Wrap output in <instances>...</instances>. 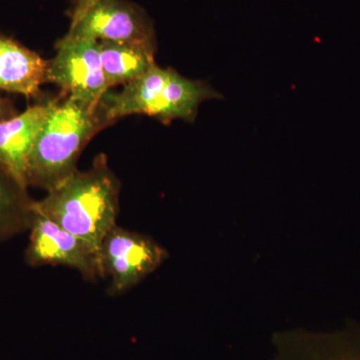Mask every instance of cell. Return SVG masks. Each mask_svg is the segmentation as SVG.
<instances>
[{"label": "cell", "instance_id": "1", "mask_svg": "<svg viewBox=\"0 0 360 360\" xmlns=\"http://www.w3.org/2000/svg\"><path fill=\"white\" fill-rule=\"evenodd\" d=\"M120 186L108 158L101 153L89 169L77 170L44 200H33L32 210L99 251L104 238L117 225Z\"/></svg>", "mask_w": 360, "mask_h": 360}, {"label": "cell", "instance_id": "2", "mask_svg": "<svg viewBox=\"0 0 360 360\" xmlns=\"http://www.w3.org/2000/svg\"><path fill=\"white\" fill-rule=\"evenodd\" d=\"M101 103L94 106L61 94L51 99V108L37 135L28 161L26 184L49 193L70 179L85 146L110 127Z\"/></svg>", "mask_w": 360, "mask_h": 360}, {"label": "cell", "instance_id": "3", "mask_svg": "<svg viewBox=\"0 0 360 360\" xmlns=\"http://www.w3.org/2000/svg\"><path fill=\"white\" fill-rule=\"evenodd\" d=\"M219 98H224L222 94L205 82L189 79L174 68L155 65L117 94L108 92L101 106L110 125L131 115L151 116L168 125L176 120L195 122L203 101Z\"/></svg>", "mask_w": 360, "mask_h": 360}, {"label": "cell", "instance_id": "4", "mask_svg": "<svg viewBox=\"0 0 360 360\" xmlns=\"http://www.w3.org/2000/svg\"><path fill=\"white\" fill-rule=\"evenodd\" d=\"M168 252L146 234L115 225L101 248L104 278H110V295H122L153 274L167 259Z\"/></svg>", "mask_w": 360, "mask_h": 360}, {"label": "cell", "instance_id": "5", "mask_svg": "<svg viewBox=\"0 0 360 360\" xmlns=\"http://www.w3.org/2000/svg\"><path fill=\"white\" fill-rule=\"evenodd\" d=\"M47 61L46 84L58 85L61 94L96 106L108 92L98 41L65 35Z\"/></svg>", "mask_w": 360, "mask_h": 360}, {"label": "cell", "instance_id": "6", "mask_svg": "<svg viewBox=\"0 0 360 360\" xmlns=\"http://www.w3.org/2000/svg\"><path fill=\"white\" fill-rule=\"evenodd\" d=\"M32 212L26 264L33 267H70L79 272L85 281L94 283L104 278L98 250L53 220L33 210Z\"/></svg>", "mask_w": 360, "mask_h": 360}, {"label": "cell", "instance_id": "7", "mask_svg": "<svg viewBox=\"0 0 360 360\" xmlns=\"http://www.w3.org/2000/svg\"><path fill=\"white\" fill-rule=\"evenodd\" d=\"M68 37L156 47L155 30L143 9L129 0H97L70 25Z\"/></svg>", "mask_w": 360, "mask_h": 360}, {"label": "cell", "instance_id": "8", "mask_svg": "<svg viewBox=\"0 0 360 360\" xmlns=\"http://www.w3.org/2000/svg\"><path fill=\"white\" fill-rule=\"evenodd\" d=\"M49 108L51 99H39L13 117L0 122V165L26 186L28 161Z\"/></svg>", "mask_w": 360, "mask_h": 360}, {"label": "cell", "instance_id": "9", "mask_svg": "<svg viewBox=\"0 0 360 360\" xmlns=\"http://www.w3.org/2000/svg\"><path fill=\"white\" fill-rule=\"evenodd\" d=\"M46 70L47 61L39 53L0 35V90L39 101Z\"/></svg>", "mask_w": 360, "mask_h": 360}, {"label": "cell", "instance_id": "10", "mask_svg": "<svg viewBox=\"0 0 360 360\" xmlns=\"http://www.w3.org/2000/svg\"><path fill=\"white\" fill-rule=\"evenodd\" d=\"M98 45L108 89L134 82L156 65V47L113 41H98Z\"/></svg>", "mask_w": 360, "mask_h": 360}, {"label": "cell", "instance_id": "11", "mask_svg": "<svg viewBox=\"0 0 360 360\" xmlns=\"http://www.w3.org/2000/svg\"><path fill=\"white\" fill-rule=\"evenodd\" d=\"M32 203L28 187L0 165V243L28 231Z\"/></svg>", "mask_w": 360, "mask_h": 360}, {"label": "cell", "instance_id": "12", "mask_svg": "<svg viewBox=\"0 0 360 360\" xmlns=\"http://www.w3.org/2000/svg\"><path fill=\"white\" fill-rule=\"evenodd\" d=\"M20 111L14 105L13 101L6 97L0 96V122L9 120L18 115Z\"/></svg>", "mask_w": 360, "mask_h": 360}, {"label": "cell", "instance_id": "13", "mask_svg": "<svg viewBox=\"0 0 360 360\" xmlns=\"http://www.w3.org/2000/svg\"><path fill=\"white\" fill-rule=\"evenodd\" d=\"M96 1L97 0H77L75 8H73L72 13H71L70 25L77 22Z\"/></svg>", "mask_w": 360, "mask_h": 360}]
</instances>
